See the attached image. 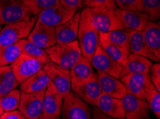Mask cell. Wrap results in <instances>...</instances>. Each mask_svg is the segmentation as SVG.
Segmentation results:
<instances>
[{"label": "cell", "mask_w": 160, "mask_h": 119, "mask_svg": "<svg viewBox=\"0 0 160 119\" xmlns=\"http://www.w3.org/2000/svg\"><path fill=\"white\" fill-rule=\"evenodd\" d=\"M144 42L149 49L160 60V24L149 21L142 31Z\"/></svg>", "instance_id": "603a6c76"}, {"label": "cell", "mask_w": 160, "mask_h": 119, "mask_svg": "<svg viewBox=\"0 0 160 119\" xmlns=\"http://www.w3.org/2000/svg\"><path fill=\"white\" fill-rule=\"evenodd\" d=\"M114 2L122 10L144 12L142 0H114Z\"/></svg>", "instance_id": "e575fe53"}, {"label": "cell", "mask_w": 160, "mask_h": 119, "mask_svg": "<svg viewBox=\"0 0 160 119\" xmlns=\"http://www.w3.org/2000/svg\"><path fill=\"white\" fill-rule=\"evenodd\" d=\"M45 64L40 61L25 54H21L10 65L17 81L20 84L29 77L43 69Z\"/></svg>", "instance_id": "ba28073f"}, {"label": "cell", "mask_w": 160, "mask_h": 119, "mask_svg": "<svg viewBox=\"0 0 160 119\" xmlns=\"http://www.w3.org/2000/svg\"><path fill=\"white\" fill-rule=\"evenodd\" d=\"M27 10L33 16H38L41 12L57 5L59 0H21Z\"/></svg>", "instance_id": "f546056e"}, {"label": "cell", "mask_w": 160, "mask_h": 119, "mask_svg": "<svg viewBox=\"0 0 160 119\" xmlns=\"http://www.w3.org/2000/svg\"><path fill=\"white\" fill-rule=\"evenodd\" d=\"M124 84L127 93L145 100L148 92L153 86L149 74L125 75L119 79Z\"/></svg>", "instance_id": "52a82bcc"}, {"label": "cell", "mask_w": 160, "mask_h": 119, "mask_svg": "<svg viewBox=\"0 0 160 119\" xmlns=\"http://www.w3.org/2000/svg\"><path fill=\"white\" fill-rule=\"evenodd\" d=\"M149 76L152 84L157 91H160V64L159 62L152 64L150 68Z\"/></svg>", "instance_id": "8d00e7d4"}, {"label": "cell", "mask_w": 160, "mask_h": 119, "mask_svg": "<svg viewBox=\"0 0 160 119\" xmlns=\"http://www.w3.org/2000/svg\"><path fill=\"white\" fill-rule=\"evenodd\" d=\"M125 119H147L150 108L147 101L127 93L121 99Z\"/></svg>", "instance_id": "7c38bea8"}, {"label": "cell", "mask_w": 160, "mask_h": 119, "mask_svg": "<svg viewBox=\"0 0 160 119\" xmlns=\"http://www.w3.org/2000/svg\"><path fill=\"white\" fill-rule=\"evenodd\" d=\"M152 64V61L147 58L131 53L122 66L120 78L127 74H149L150 68Z\"/></svg>", "instance_id": "7402d4cb"}, {"label": "cell", "mask_w": 160, "mask_h": 119, "mask_svg": "<svg viewBox=\"0 0 160 119\" xmlns=\"http://www.w3.org/2000/svg\"><path fill=\"white\" fill-rule=\"evenodd\" d=\"M81 13L78 12L66 22L55 27L56 43H70L76 40Z\"/></svg>", "instance_id": "ffe728a7"}, {"label": "cell", "mask_w": 160, "mask_h": 119, "mask_svg": "<svg viewBox=\"0 0 160 119\" xmlns=\"http://www.w3.org/2000/svg\"><path fill=\"white\" fill-rule=\"evenodd\" d=\"M0 119H26L20 111L14 110L8 112H4L1 116Z\"/></svg>", "instance_id": "f35d334b"}, {"label": "cell", "mask_w": 160, "mask_h": 119, "mask_svg": "<svg viewBox=\"0 0 160 119\" xmlns=\"http://www.w3.org/2000/svg\"><path fill=\"white\" fill-rule=\"evenodd\" d=\"M94 106H96L105 115L113 118H125L122 102L119 98H116L108 94L101 93Z\"/></svg>", "instance_id": "ac0fdd59"}, {"label": "cell", "mask_w": 160, "mask_h": 119, "mask_svg": "<svg viewBox=\"0 0 160 119\" xmlns=\"http://www.w3.org/2000/svg\"><path fill=\"white\" fill-rule=\"evenodd\" d=\"M18 85L10 66L0 67V97L15 89Z\"/></svg>", "instance_id": "83f0119b"}, {"label": "cell", "mask_w": 160, "mask_h": 119, "mask_svg": "<svg viewBox=\"0 0 160 119\" xmlns=\"http://www.w3.org/2000/svg\"><path fill=\"white\" fill-rule=\"evenodd\" d=\"M87 8H106L115 9L118 8L114 0H84Z\"/></svg>", "instance_id": "d590c367"}, {"label": "cell", "mask_w": 160, "mask_h": 119, "mask_svg": "<svg viewBox=\"0 0 160 119\" xmlns=\"http://www.w3.org/2000/svg\"><path fill=\"white\" fill-rule=\"evenodd\" d=\"M148 119H149V118H148Z\"/></svg>", "instance_id": "ee69618b"}, {"label": "cell", "mask_w": 160, "mask_h": 119, "mask_svg": "<svg viewBox=\"0 0 160 119\" xmlns=\"http://www.w3.org/2000/svg\"><path fill=\"white\" fill-rule=\"evenodd\" d=\"M89 20L98 33L125 30L122 21L116 15L115 9L106 8L84 9Z\"/></svg>", "instance_id": "3957f363"}, {"label": "cell", "mask_w": 160, "mask_h": 119, "mask_svg": "<svg viewBox=\"0 0 160 119\" xmlns=\"http://www.w3.org/2000/svg\"><path fill=\"white\" fill-rule=\"evenodd\" d=\"M71 90L75 94L89 105L94 106L101 94V89L98 79L97 73L88 81L76 86H71Z\"/></svg>", "instance_id": "4fadbf2b"}, {"label": "cell", "mask_w": 160, "mask_h": 119, "mask_svg": "<svg viewBox=\"0 0 160 119\" xmlns=\"http://www.w3.org/2000/svg\"><path fill=\"white\" fill-rule=\"evenodd\" d=\"M38 119H61L60 118V116L59 117H52V116H45V115H42L40 116V117Z\"/></svg>", "instance_id": "60d3db41"}, {"label": "cell", "mask_w": 160, "mask_h": 119, "mask_svg": "<svg viewBox=\"0 0 160 119\" xmlns=\"http://www.w3.org/2000/svg\"><path fill=\"white\" fill-rule=\"evenodd\" d=\"M76 13V9H70L59 3L41 12L38 16L37 21L45 25L56 27L68 21Z\"/></svg>", "instance_id": "9c48e42d"}, {"label": "cell", "mask_w": 160, "mask_h": 119, "mask_svg": "<svg viewBox=\"0 0 160 119\" xmlns=\"http://www.w3.org/2000/svg\"><path fill=\"white\" fill-rule=\"evenodd\" d=\"M145 101L156 117L160 118V93L155 89L154 85L148 92Z\"/></svg>", "instance_id": "d6a6232c"}, {"label": "cell", "mask_w": 160, "mask_h": 119, "mask_svg": "<svg viewBox=\"0 0 160 119\" xmlns=\"http://www.w3.org/2000/svg\"><path fill=\"white\" fill-rule=\"evenodd\" d=\"M43 70L62 97L71 91L69 70L62 69L52 62L45 64Z\"/></svg>", "instance_id": "8fae6325"}, {"label": "cell", "mask_w": 160, "mask_h": 119, "mask_svg": "<svg viewBox=\"0 0 160 119\" xmlns=\"http://www.w3.org/2000/svg\"><path fill=\"white\" fill-rule=\"evenodd\" d=\"M99 46L116 62L122 66L124 65L128 54L122 48L113 44L107 39L103 33H99Z\"/></svg>", "instance_id": "484cf974"}, {"label": "cell", "mask_w": 160, "mask_h": 119, "mask_svg": "<svg viewBox=\"0 0 160 119\" xmlns=\"http://www.w3.org/2000/svg\"><path fill=\"white\" fill-rule=\"evenodd\" d=\"M38 16H32L30 20L20 21L5 25L0 31V47L18 43L28 37L37 21Z\"/></svg>", "instance_id": "277c9868"}, {"label": "cell", "mask_w": 160, "mask_h": 119, "mask_svg": "<svg viewBox=\"0 0 160 119\" xmlns=\"http://www.w3.org/2000/svg\"><path fill=\"white\" fill-rule=\"evenodd\" d=\"M22 54L19 42L0 47V67L10 66Z\"/></svg>", "instance_id": "4dcf8cb0"}, {"label": "cell", "mask_w": 160, "mask_h": 119, "mask_svg": "<svg viewBox=\"0 0 160 119\" xmlns=\"http://www.w3.org/2000/svg\"><path fill=\"white\" fill-rule=\"evenodd\" d=\"M60 116L61 119H91V111L88 103L71 91L63 97Z\"/></svg>", "instance_id": "5b68a950"}, {"label": "cell", "mask_w": 160, "mask_h": 119, "mask_svg": "<svg viewBox=\"0 0 160 119\" xmlns=\"http://www.w3.org/2000/svg\"><path fill=\"white\" fill-rule=\"evenodd\" d=\"M92 119H116L113 118L105 115L99 109L97 108L96 106H93L92 109ZM125 119V118H124Z\"/></svg>", "instance_id": "ab89813d"}, {"label": "cell", "mask_w": 160, "mask_h": 119, "mask_svg": "<svg viewBox=\"0 0 160 119\" xmlns=\"http://www.w3.org/2000/svg\"><path fill=\"white\" fill-rule=\"evenodd\" d=\"M21 48L22 54H25L33 59L40 61L44 64L51 62L49 56L45 52V49L42 48L38 45L30 42L28 39H23L19 41Z\"/></svg>", "instance_id": "4316f807"}, {"label": "cell", "mask_w": 160, "mask_h": 119, "mask_svg": "<svg viewBox=\"0 0 160 119\" xmlns=\"http://www.w3.org/2000/svg\"><path fill=\"white\" fill-rule=\"evenodd\" d=\"M144 12L147 14L152 20L160 17V0H142Z\"/></svg>", "instance_id": "836d02e7"}, {"label": "cell", "mask_w": 160, "mask_h": 119, "mask_svg": "<svg viewBox=\"0 0 160 119\" xmlns=\"http://www.w3.org/2000/svg\"><path fill=\"white\" fill-rule=\"evenodd\" d=\"M115 12L118 17L122 21L125 29L142 31L147 23L152 21L147 14L141 11H127L116 8Z\"/></svg>", "instance_id": "e0dca14e"}, {"label": "cell", "mask_w": 160, "mask_h": 119, "mask_svg": "<svg viewBox=\"0 0 160 119\" xmlns=\"http://www.w3.org/2000/svg\"><path fill=\"white\" fill-rule=\"evenodd\" d=\"M1 30H2V26H0V31H1Z\"/></svg>", "instance_id": "7bdbcfd3"}, {"label": "cell", "mask_w": 160, "mask_h": 119, "mask_svg": "<svg viewBox=\"0 0 160 119\" xmlns=\"http://www.w3.org/2000/svg\"><path fill=\"white\" fill-rule=\"evenodd\" d=\"M50 82L49 77L43 69L29 77L20 84V91L27 94H37L45 91Z\"/></svg>", "instance_id": "cb8c5ba5"}, {"label": "cell", "mask_w": 160, "mask_h": 119, "mask_svg": "<svg viewBox=\"0 0 160 119\" xmlns=\"http://www.w3.org/2000/svg\"><path fill=\"white\" fill-rule=\"evenodd\" d=\"M62 100L63 97L50 80L43 97L42 114L52 117H59L60 116Z\"/></svg>", "instance_id": "2e32d148"}, {"label": "cell", "mask_w": 160, "mask_h": 119, "mask_svg": "<svg viewBox=\"0 0 160 119\" xmlns=\"http://www.w3.org/2000/svg\"><path fill=\"white\" fill-rule=\"evenodd\" d=\"M101 93L122 99L127 94V89L122 81L105 73L97 71Z\"/></svg>", "instance_id": "d6986e66"}, {"label": "cell", "mask_w": 160, "mask_h": 119, "mask_svg": "<svg viewBox=\"0 0 160 119\" xmlns=\"http://www.w3.org/2000/svg\"><path fill=\"white\" fill-rule=\"evenodd\" d=\"M3 113H4L3 109H2L1 106H0V117H1V116L2 115V114H3Z\"/></svg>", "instance_id": "b9f144b4"}, {"label": "cell", "mask_w": 160, "mask_h": 119, "mask_svg": "<svg viewBox=\"0 0 160 119\" xmlns=\"http://www.w3.org/2000/svg\"><path fill=\"white\" fill-rule=\"evenodd\" d=\"M59 2L62 5L77 10V9L83 5L84 0H59Z\"/></svg>", "instance_id": "74e56055"}, {"label": "cell", "mask_w": 160, "mask_h": 119, "mask_svg": "<svg viewBox=\"0 0 160 119\" xmlns=\"http://www.w3.org/2000/svg\"><path fill=\"white\" fill-rule=\"evenodd\" d=\"M45 91L27 94L20 91V102L18 108L26 119H38L42 115Z\"/></svg>", "instance_id": "30bf717a"}, {"label": "cell", "mask_w": 160, "mask_h": 119, "mask_svg": "<svg viewBox=\"0 0 160 119\" xmlns=\"http://www.w3.org/2000/svg\"><path fill=\"white\" fill-rule=\"evenodd\" d=\"M104 34L109 42L122 48L127 54H131L129 48V30H114L105 33Z\"/></svg>", "instance_id": "f1b7e54d"}, {"label": "cell", "mask_w": 160, "mask_h": 119, "mask_svg": "<svg viewBox=\"0 0 160 119\" xmlns=\"http://www.w3.org/2000/svg\"><path fill=\"white\" fill-rule=\"evenodd\" d=\"M78 39L82 55L91 60L99 46V33L91 24L85 9L80 16Z\"/></svg>", "instance_id": "7a4b0ae2"}, {"label": "cell", "mask_w": 160, "mask_h": 119, "mask_svg": "<svg viewBox=\"0 0 160 119\" xmlns=\"http://www.w3.org/2000/svg\"><path fill=\"white\" fill-rule=\"evenodd\" d=\"M129 48L130 52L132 54L142 56L151 61L159 62V59L148 48L142 31L129 30Z\"/></svg>", "instance_id": "d4e9b609"}, {"label": "cell", "mask_w": 160, "mask_h": 119, "mask_svg": "<svg viewBox=\"0 0 160 119\" xmlns=\"http://www.w3.org/2000/svg\"><path fill=\"white\" fill-rule=\"evenodd\" d=\"M45 52L51 62L67 70L71 69L82 57L77 40L70 43H55L52 47L45 48Z\"/></svg>", "instance_id": "6da1fadb"}, {"label": "cell", "mask_w": 160, "mask_h": 119, "mask_svg": "<svg viewBox=\"0 0 160 119\" xmlns=\"http://www.w3.org/2000/svg\"><path fill=\"white\" fill-rule=\"evenodd\" d=\"M91 64L97 71L105 73L116 79H119L122 66L113 60L98 46L91 60Z\"/></svg>", "instance_id": "5bb4252c"}, {"label": "cell", "mask_w": 160, "mask_h": 119, "mask_svg": "<svg viewBox=\"0 0 160 119\" xmlns=\"http://www.w3.org/2000/svg\"><path fill=\"white\" fill-rule=\"evenodd\" d=\"M28 39L42 48H48L56 43L55 27L36 21L35 26L28 36Z\"/></svg>", "instance_id": "9a60e30c"}, {"label": "cell", "mask_w": 160, "mask_h": 119, "mask_svg": "<svg viewBox=\"0 0 160 119\" xmlns=\"http://www.w3.org/2000/svg\"><path fill=\"white\" fill-rule=\"evenodd\" d=\"M20 90L15 89L6 95L0 97V106L4 112L17 110L20 102Z\"/></svg>", "instance_id": "1f68e13d"}, {"label": "cell", "mask_w": 160, "mask_h": 119, "mask_svg": "<svg viewBox=\"0 0 160 119\" xmlns=\"http://www.w3.org/2000/svg\"><path fill=\"white\" fill-rule=\"evenodd\" d=\"M69 71L71 86H76L88 81L95 74L91 60L88 59L83 55L76 64L72 66Z\"/></svg>", "instance_id": "44dd1931"}, {"label": "cell", "mask_w": 160, "mask_h": 119, "mask_svg": "<svg viewBox=\"0 0 160 119\" xmlns=\"http://www.w3.org/2000/svg\"><path fill=\"white\" fill-rule=\"evenodd\" d=\"M32 16L21 0H0V26L30 20Z\"/></svg>", "instance_id": "8992f818"}]
</instances>
